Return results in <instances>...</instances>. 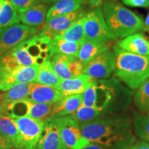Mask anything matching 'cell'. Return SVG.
Returning <instances> with one entry per match:
<instances>
[{"label": "cell", "mask_w": 149, "mask_h": 149, "mask_svg": "<svg viewBox=\"0 0 149 149\" xmlns=\"http://www.w3.org/2000/svg\"><path fill=\"white\" fill-rule=\"evenodd\" d=\"M79 126L85 139L109 149H130L135 140L126 118H97Z\"/></svg>", "instance_id": "6da1fadb"}, {"label": "cell", "mask_w": 149, "mask_h": 149, "mask_svg": "<svg viewBox=\"0 0 149 149\" xmlns=\"http://www.w3.org/2000/svg\"><path fill=\"white\" fill-rule=\"evenodd\" d=\"M115 74L130 88H139L149 78V56L128 53L115 45Z\"/></svg>", "instance_id": "7a4b0ae2"}, {"label": "cell", "mask_w": 149, "mask_h": 149, "mask_svg": "<svg viewBox=\"0 0 149 149\" xmlns=\"http://www.w3.org/2000/svg\"><path fill=\"white\" fill-rule=\"evenodd\" d=\"M102 11L108 26L117 37L124 38L130 35L144 31L142 17L122 3L104 1Z\"/></svg>", "instance_id": "3957f363"}, {"label": "cell", "mask_w": 149, "mask_h": 149, "mask_svg": "<svg viewBox=\"0 0 149 149\" xmlns=\"http://www.w3.org/2000/svg\"><path fill=\"white\" fill-rule=\"evenodd\" d=\"M84 29L86 40L107 42L118 38L108 26L100 6L85 15Z\"/></svg>", "instance_id": "277c9868"}, {"label": "cell", "mask_w": 149, "mask_h": 149, "mask_svg": "<svg viewBox=\"0 0 149 149\" xmlns=\"http://www.w3.org/2000/svg\"><path fill=\"white\" fill-rule=\"evenodd\" d=\"M58 127L64 149H83L91 141L83 137L79 123L72 115L54 118Z\"/></svg>", "instance_id": "5b68a950"}, {"label": "cell", "mask_w": 149, "mask_h": 149, "mask_svg": "<svg viewBox=\"0 0 149 149\" xmlns=\"http://www.w3.org/2000/svg\"><path fill=\"white\" fill-rule=\"evenodd\" d=\"M37 29L25 24H17L0 28V55L14 48L36 34Z\"/></svg>", "instance_id": "8992f818"}, {"label": "cell", "mask_w": 149, "mask_h": 149, "mask_svg": "<svg viewBox=\"0 0 149 149\" xmlns=\"http://www.w3.org/2000/svg\"><path fill=\"white\" fill-rule=\"evenodd\" d=\"M13 120L21 136L20 149H35L44 130L45 122L28 116L15 117Z\"/></svg>", "instance_id": "52a82bcc"}, {"label": "cell", "mask_w": 149, "mask_h": 149, "mask_svg": "<svg viewBox=\"0 0 149 149\" xmlns=\"http://www.w3.org/2000/svg\"><path fill=\"white\" fill-rule=\"evenodd\" d=\"M115 69V57L110 50L104 52L88 63L83 73L93 79H107Z\"/></svg>", "instance_id": "ba28073f"}, {"label": "cell", "mask_w": 149, "mask_h": 149, "mask_svg": "<svg viewBox=\"0 0 149 149\" xmlns=\"http://www.w3.org/2000/svg\"><path fill=\"white\" fill-rule=\"evenodd\" d=\"M85 11L81 7L70 13L57 16L46 20V25L43 29L42 34L53 39L56 35L64 32L72 26L74 23L85 16Z\"/></svg>", "instance_id": "9c48e42d"}, {"label": "cell", "mask_w": 149, "mask_h": 149, "mask_svg": "<svg viewBox=\"0 0 149 149\" xmlns=\"http://www.w3.org/2000/svg\"><path fill=\"white\" fill-rule=\"evenodd\" d=\"M63 98L62 93L56 88L33 82L29 96L25 100L35 103L54 104Z\"/></svg>", "instance_id": "30bf717a"}, {"label": "cell", "mask_w": 149, "mask_h": 149, "mask_svg": "<svg viewBox=\"0 0 149 149\" xmlns=\"http://www.w3.org/2000/svg\"><path fill=\"white\" fill-rule=\"evenodd\" d=\"M35 149H64L58 127L55 119L48 118Z\"/></svg>", "instance_id": "8fae6325"}, {"label": "cell", "mask_w": 149, "mask_h": 149, "mask_svg": "<svg viewBox=\"0 0 149 149\" xmlns=\"http://www.w3.org/2000/svg\"><path fill=\"white\" fill-rule=\"evenodd\" d=\"M95 82H96L95 79L82 73L70 79H61L56 88L62 93L64 97L72 95L82 94Z\"/></svg>", "instance_id": "7c38bea8"}, {"label": "cell", "mask_w": 149, "mask_h": 149, "mask_svg": "<svg viewBox=\"0 0 149 149\" xmlns=\"http://www.w3.org/2000/svg\"><path fill=\"white\" fill-rule=\"evenodd\" d=\"M117 46L128 53L149 56V42L144 33H137L124 37L117 42Z\"/></svg>", "instance_id": "4fadbf2b"}, {"label": "cell", "mask_w": 149, "mask_h": 149, "mask_svg": "<svg viewBox=\"0 0 149 149\" xmlns=\"http://www.w3.org/2000/svg\"><path fill=\"white\" fill-rule=\"evenodd\" d=\"M83 94L64 97L53 104L49 118H57L72 114L82 106Z\"/></svg>", "instance_id": "5bb4252c"}, {"label": "cell", "mask_w": 149, "mask_h": 149, "mask_svg": "<svg viewBox=\"0 0 149 149\" xmlns=\"http://www.w3.org/2000/svg\"><path fill=\"white\" fill-rule=\"evenodd\" d=\"M109 46L107 42L86 40L80 45L78 59L86 66L100 54L109 50Z\"/></svg>", "instance_id": "9a60e30c"}, {"label": "cell", "mask_w": 149, "mask_h": 149, "mask_svg": "<svg viewBox=\"0 0 149 149\" xmlns=\"http://www.w3.org/2000/svg\"><path fill=\"white\" fill-rule=\"evenodd\" d=\"M46 6L37 3L22 12H18L19 19L25 25L38 26L44 24L46 16Z\"/></svg>", "instance_id": "2e32d148"}, {"label": "cell", "mask_w": 149, "mask_h": 149, "mask_svg": "<svg viewBox=\"0 0 149 149\" xmlns=\"http://www.w3.org/2000/svg\"><path fill=\"white\" fill-rule=\"evenodd\" d=\"M31 84V83L17 84L11 87L6 93H3V101L0 107V115L4 114L9 104L25 100L29 95Z\"/></svg>", "instance_id": "e0dca14e"}, {"label": "cell", "mask_w": 149, "mask_h": 149, "mask_svg": "<svg viewBox=\"0 0 149 149\" xmlns=\"http://www.w3.org/2000/svg\"><path fill=\"white\" fill-rule=\"evenodd\" d=\"M0 130L8 137L15 148L20 149L21 136L17 125L13 119L6 115H0Z\"/></svg>", "instance_id": "ac0fdd59"}, {"label": "cell", "mask_w": 149, "mask_h": 149, "mask_svg": "<svg viewBox=\"0 0 149 149\" xmlns=\"http://www.w3.org/2000/svg\"><path fill=\"white\" fill-rule=\"evenodd\" d=\"M61 79L54 71L51 61H45L43 64L39 65L38 72L34 82L57 88Z\"/></svg>", "instance_id": "d6986e66"}, {"label": "cell", "mask_w": 149, "mask_h": 149, "mask_svg": "<svg viewBox=\"0 0 149 149\" xmlns=\"http://www.w3.org/2000/svg\"><path fill=\"white\" fill-rule=\"evenodd\" d=\"M84 3V0H59L48 11L46 20L74 12L81 8Z\"/></svg>", "instance_id": "ffe728a7"}, {"label": "cell", "mask_w": 149, "mask_h": 149, "mask_svg": "<svg viewBox=\"0 0 149 149\" xmlns=\"http://www.w3.org/2000/svg\"><path fill=\"white\" fill-rule=\"evenodd\" d=\"M74 57L61 53H56L52 57L51 66L60 79H66L73 77L70 71V64Z\"/></svg>", "instance_id": "44dd1931"}, {"label": "cell", "mask_w": 149, "mask_h": 149, "mask_svg": "<svg viewBox=\"0 0 149 149\" xmlns=\"http://www.w3.org/2000/svg\"><path fill=\"white\" fill-rule=\"evenodd\" d=\"M38 67L39 66L37 64L29 66H19L11 72L15 85L17 84L33 83L35 81L38 72Z\"/></svg>", "instance_id": "7402d4cb"}, {"label": "cell", "mask_w": 149, "mask_h": 149, "mask_svg": "<svg viewBox=\"0 0 149 149\" xmlns=\"http://www.w3.org/2000/svg\"><path fill=\"white\" fill-rule=\"evenodd\" d=\"M80 45H81L80 43L70 42L57 37H54L51 40V46L54 53H61L64 55L74 56L77 58Z\"/></svg>", "instance_id": "603a6c76"}, {"label": "cell", "mask_w": 149, "mask_h": 149, "mask_svg": "<svg viewBox=\"0 0 149 149\" xmlns=\"http://www.w3.org/2000/svg\"><path fill=\"white\" fill-rule=\"evenodd\" d=\"M84 17L80 19L79 21L74 23L68 30L54 37L81 44L84 41L86 40L84 29Z\"/></svg>", "instance_id": "cb8c5ba5"}, {"label": "cell", "mask_w": 149, "mask_h": 149, "mask_svg": "<svg viewBox=\"0 0 149 149\" xmlns=\"http://www.w3.org/2000/svg\"><path fill=\"white\" fill-rule=\"evenodd\" d=\"M2 9L0 13V28L19 23L17 11L10 0H1Z\"/></svg>", "instance_id": "d4e9b609"}, {"label": "cell", "mask_w": 149, "mask_h": 149, "mask_svg": "<svg viewBox=\"0 0 149 149\" xmlns=\"http://www.w3.org/2000/svg\"><path fill=\"white\" fill-rule=\"evenodd\" d=\"M31 102L28 117L45 122L50 117L53 104Z\"/></svg>", "instance_id": "484cf974"}, {"label": "cell", "mask_w": 149, "mask_h": 149, "mask_svg": "<svg viewBox=\"0 0 149 149\" xmlns=\"http://www.w3.org/2000/svg\"><path fill=\"white\" fill-rule=\"evenodd\" d=\"M31 102L26 100H21L9 104L3 115H6L10 118L27 116L29 114Z\"/></svg>", "instance_id": "4316f807"}, {"label": "cell", "mask_w": 149, "mask_h": 149, "mask_svg": "<svg viewBox=\"0 0 149 149\" xmlns=\"http://www.w3.org/2000/svg\"><path fill=\"white\" fill-rule=\"evenodd\" d=\"M137 107L141 111L149 110V78L141 84L135 97Z\"/></svg>", "instance_id": "83f0119b"}, {"label": "cell", "mask_w": 149, "mask_h": 149, "mask_svg": "<svg viewBox=\"0 0 149 149\" xmlns=\"http://www.w3.org/2000/svg\"><path fill=\"white\" fill-rule=\"evenodd\" d=\"M102 112V111L95 109L94 108L81 106L72 113V116L79 123L88 122L99 118Z\"/></svg>", "instance_id": "f1b7e54d"}, {"label": "cell", "mask_w": 149, "mask_h": 149, "mask_svg": "<svg viewBox=\"0 0 149 149\" xmlns=\"http://www.w3.org/2000/svg\"><path fill=\"white\" fill-rule=\"evenodd\" d=\"M133 124L136 134L141 139L149 142V117L136 115Z\"/></svg>", "instance_id": "f546056e"}, {"label": "cell", "mask_w": 149, "mask_h": 149, "mask_svg": "<svg viewBox=\"0 0 149 149\" xmlns=\"http://www.w3.org/2000/svg\"><path fill=\"white\" fill-rule=\"evenodd\" d=\"M12 55L17 59L20 66H29L35 64L34 57L30 55L26 48L22 47L19 44L13 48Z\"/></svg>", "instance_id": "4dcf8cb0"}, {"label": "cell", "mask_w": 149, "mask_h": 149, "mask_svg": "<svg viewBox=\"0 0 149 149\" xmlns=\"http://www.w3.org/2000/svg\"><path fill=\"white\" fill-rule=\"evenodd\" d=\"M1 65L3 68L10 72H13L20 66L12 54H10V55L9 54V55L1 57Z\"/></svg>", "instance_id": "1f68e13d"}, {"label": "cell", "mask_w": 149, "mask_h": 149, "mask_svg": "<svg viewBox=\"0 0 149 149\" xmlns=\"http://www.w3.org/2000/svg\"><path fill=\"white\" fill-rule=\"evenodd\" d=\"M17 11L22 12L32 6L37 4L40 0H10Z\"/></svg>", "instance_id": "d6a6232c"}, {"label": "cell", "mask_w": 149, "mask_h": 149, "mask_svg": "<svg viewBox=\"0 0 149 149\" xmlns=\"http://www.w3.org/2000/svg\"><path fill=\"white\" fill-rule=\"evenodd\" d=\"M124 4L130 7L148 8L149 0H122Z\"/></svg>", "instance_id": "836d02e7"}, {"label": "cell", "mask_w": 149, "mask_h": 149, "mask_svg": "<svg viewBox=\"0 0 149 149\" xmlns=\"http://www.w3.org/2000/svg\"><path fill=\"white\" fill-rule=\"evenodd\" d=\"M130 149H149V144L146 141H141L139 144L134 145Z\"/></svg>", "instance_id": "e575fe53"}, {"label": "cell", "mask_w": 149, "mask_h": 149, "mask_svg": "<svg viewBox=\"0 0 149 149\" xmlns=\"http://www.w3.org/2000/svg\"><path fill=\"white\" fill-rule=\"evenodd\" d=\"M90 7L93 8H95L97 7L100 6L103 2L104 0H86Z\"/></svg>", "instance_id": "d590c367"}, {"label": "cell", "mask_w": 149, "mask_h": 149, "mask_svg": "<svg viewBox=\"0 0 149 149\" xmlns=\"http://www.w3.org/2000/svg\"><path fill=\"white\" fill-rule=\"evenodd\" d=\"M83 149H109V148H106V147L102 146V145L97 144V143L91 142L90 144L87 145V146L84 147Z\"/></svg>", "instance_id": "8d00e7d4"}, {"label": "cell", "mask_w": 149, "mask_h": 149, "mask_svg": "<svg viewBox=\"0 0 149 149\" xmlns=\"http://www.w3.org/2000/svg\"><path fill=\"white\" fill-rule=\"evenodd\" d=\"M144 31H149V14L148 15V16L146 17V19H145L144 21Z\"/></svg>", "instance_id": "74e56055"}, {"label": "cell", "mask_w": 149, "mask_h": 149, "mask_svg": "<svg viewBox=\"0 0 149 149\" xmlns=\"http://www.w3.org/2000/svg\"><path fill=\"white\" fill-rule=\"evenodd\" d=\"M43 1H46L47 3H52V2H55V1H57L59 0H43Z\"/></svg>", "instance_id": "f35d334b"}, {"label": "cell", "mask_w": 149, "mask_h": 149, "mask_svg": "<svg viewBox=\"0 0 149 149\" xmlns=\"http://www.w3.org/2000/svg\"><path fill=\"white\" fill-rule=\"evenodd\" d=\"M3 97V94L0 93V107H1V103H2Z\"/></svg>", "instance_id": "ab89813d"}, {"label": "cell", "mask_w": 149, "mask_h": 149, "mask_svg": "<svg viewBox=\"0 0 149 149\" xmlns=\"http://www.w3.org/2000/svg\"><path fill=\"white\" fill-rule=\"evenodd\" d=\"M1 9H2V3H1V0H0V13H1Z\"/></svg>", "instance_id": "60d3db41"}, {"label": "cell", "mask_w": 149, "mask_h": 149, "mask_svg": "<svg viewBox=\"0 0 149 149\" xmlns=\"http://www.w3.org/2000/svg\"><path fill=\"white\" fill-rule=\"evenodd\" d=\"M0 149H4V148H3V147H2V146H1V144H0Z\"/></svg>", "instance_id": "b9f144b4"}, {"label": "cell", "mask_w": 149, "mask_h": 149, "mask_svg": "<svg viewBox=\"0 0 149 149\" xmlns=\"http://www.w3.org/2000/svg\"><path fill=\"white\" fill-rule=\"evenodd\" d=\"M0 68H1V58H0Z\"/></svg>", "instance_id": "7bdbcfd3"}, {"label": "cell", "mask_w": 149, "mask_h": 149, "mask_svg": "<svg viewBox=\"0 0 149 149\" xmlns=\"http://www.w3.org/2000/svg\"><path fill=\"white\" fill-rule=\"evenodd\" d=\"M148 116L149 117V110L148 111Z\"/></svg>", "instance_id": "ee69618b"}, {"label": "cell", "mask_w": 149, "mask_h": 149, "mask_svg": "<svg viewBox=\"0 0 149 149\" xmlns=\"http://www.w3.org/2000/svg\"><path fill=\"white\" fill-rule=\"evenodd\" d=\"M111 1H116V0H111Z\"/></svg>", "instance_id": "f6af8a7d"}]
</instances>
